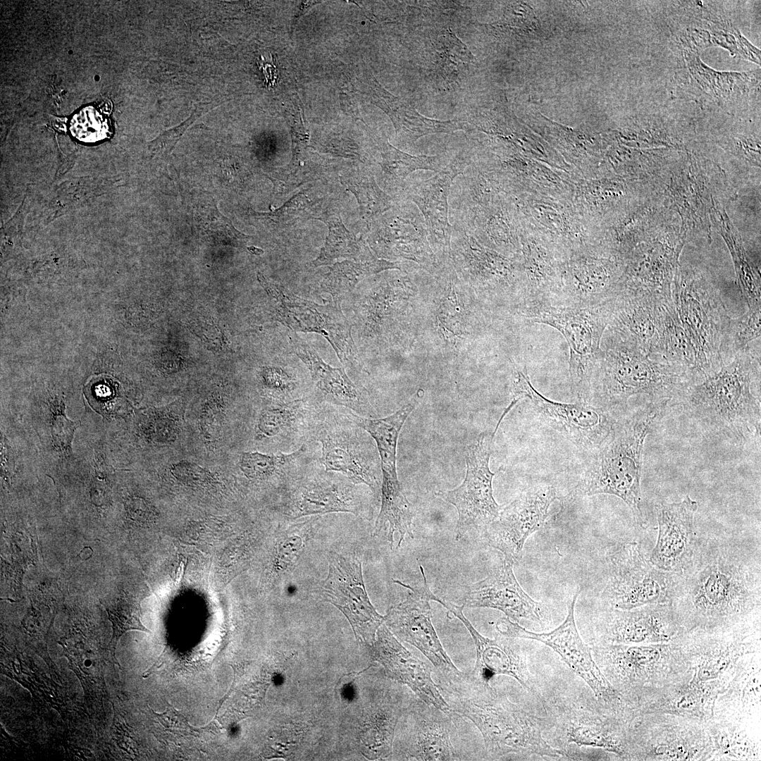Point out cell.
<instances>
[{
  "mask_svg": "<svg viewBox=\"0 0 761 761\" xmlns=\"http://www.w3.org/2000/svg\"><path fill=\"white\" fill-rule=\"evenodd\" d=\"M435 682L450 710L479 730L491 760L507 755L565 757L545 739L547 719L536 717L471 672L434 671Z\"/></svg>",
  "mask_w": 761,
  "mask_h": 761,
  "instance_id": "obj_3",
  "label": "cell"
},
{
  "mask_svg": "<svg viewBox=\"0 0 761 761\" xmlns=\"http://www.w3.org/2000/svg\"><path fill=\"white\" fill-rule=\"evenodd\" d=\"M305 451L304 447L290 454L268 455L259 452H245L240 468L250 478L264 479L290 465Z\"/></svg>",
  "mask_w": 761,
  "mask_h": 761,
  "instance_id": "obj_43",
  "label": "cell"
},
{
  "mask_svg": "<svg viewBox=\"0 0 761 761\" xmlns=\"http://www.w3.org/2000/svg\"><path fill=\"white\" fill-rule=\"evenodd\" d=\"M369 82L372 101L389 116L397 135L407 142L413 144L428 135L467 130L464 122L457 120H439L426 118L406 101L387 92L373 78Z\"/></svg>",
  "mask_w": 761,
  "mask_h": 761,
  "instance_id": "obj_26",
  "label": "cell"
},
{
  "mask_svg": "<svg viewBox=\"0 0 761 761\" xmlns=\"http://www.w3.org/2000/svg\"><path fill=\"white\" fill-rule=\"evenodd\" d=\"M761 307L748 308L738 318H729L724 330L719 352L723 364L737 354L750 350L761 334Z\"/></svg>",
  "mask_w": 761,
  "mask_h": 761,
  "instance_id": "obj_36",
  "label": "cell"
},
{
  "mask_svg": "<svg viewBox=\"0 0 761 761\" xmlns=\"http://www.w3.org/2000/svg\"><path fill=\"white\" fill-rule=\"evenodd\" d=\"M669 403L641 404L618 420L610 438L594 453L576 485L580 495L608 494L621 499L642 528L648 520L642 509L641 478L643 446Z\"/></svg>",
  "mask_w": 761,
  "mask_h": 761,
  "instance_id": "obj_5",
  "label": "cell"
},
{
  "mask_svg": "<svg viewBox=\"0 0 761 761\" xmlns=\"http://www.w3.org/2000/svg\"><path fill=\"white\" fill-rule=\"evenodd\" d=\"M380 163L386 179L395 184H401L412 172L418 170H430L439 172L457 171L459 167L450 164L440 156H414L402 151L389 142L381 146Z\"/></svg>",
  "mask_w": 761,
  "mask_h": 761,
  "instance_id": "obj_34",
  "label": "cell"
},
{
  "mask_svg": "<svg viewBox=\"0 0 761 761\" xmlns=\"http://www.w3.org/2000/svg\"><path fill=\"white\" fill-rule=\"evenodd\" d=\"M391 268H396V266L373 256L357 261L337 262L330 268L323 280L322 287L338 303L366 276Z\"/></svg>",
  "mask_w": 761,
  "mask_h": 761,
  "instance_id": "obj_35",
  "label": "cell"
},
{
  "mask_svg": "<svg viewBox=\"0 0 761 761\" xmlns=\"http://www.w3.org/2000/svg\"><path fill=\"white\" fill-rule=\"evenodd\" d=\"M321 433V462L326 470L342 474L352 483L366 485L378 493L379 459L373 444L359 437L358 431L341 426H328Z\"/></svg>",
  "mask_w": 761,
  "mask_h": 761,
  "instance_id": "obj_21",
  "label": "cell"
},
{
  "mask_svg": "<svg viewBox=\"0 0 761 761\" xmlns=\"http://www.w3.org/2000/svg\"><path fill=\"white\" fill-rule=\"evenodd\" d=\"M105 608L113 629V635L109 644V652L117 661L115 657L116 645L124 633L133 630L147 633H150V631L141 621L140 607L137 602L122 597Z\"/></svg>",
  "mask_w": 761,
  "mask_h": 761,
  "instance_id": "obj_42",
  "label": "cell"
},
{
  "mask_svg": "<svg viewBox=\"0 0 761 761\" xmlns=\"http://www.w3.org/2000/svg\"><path fill=\"white\" fill-rule=\"evenodd\" d=\"M556 499L555 488L550 484L540 483L524 490L502 506L496 518L485 526L488 544L516 563L526 540L543 526Z\"/></svg>",
  "mask_w": 761,
  "mask_h": 761,
  "instance_id": "obj_15",
  "label": "cell"
},
{
  "mask_svg": "<svg viewBox=\"0 0 761 761\" xmlns=\"http://www.w3.org/2000/svg\"><path fill=\"white\" fill-rule=\"evenodd\" d=\"M422 583L411 586L399 580L393 582L409 590L406 599L390 607L384 616L390 630L401 641L419 650L440 672L458 669L444 650L432 623L431 600L440 604L443 599L430 590L423 567L419 564Z\"/></svg>",
  "mask_w": 761,
  "mask_h": 761,
  "instance_id": "obj_16",
  "label": "cell"
},
{
  "mask_svg": "<svg viewBox=\"0 0 761 761\" xmlns=\"http://www.w3.org/2000/svg\"><path fill=\"white\" fill-rule=\"evenodd\" d=\"M462 173L449 171L411 186L407 197L421 213L428 235L434 241L449 245L452 228L449 222L448 197L452 182Z\"/></svg>",
  "mask_w": 761,
  "mask_h": 761,
  "instance_id": "obj_27",
  "label": "cell"
},
{
  "mask_svg": "<svg viewBox=\"0 0 761 761\" xmlns=\"http://www.w3.org/2000/svg\"><path fill=\"white\" fill-rule=\"evenodd\" d=\"M78 424L68 420L63 415H57L52 423V435L54 444L61 449L69 448L75 429Z\"/></svg>",
  "mask_w": 761,
  "mask_h": 761,
  "instance_id": "obj_46",
  "label": "cell"
},
{
  "mask_svg": "<svg viewBox=\"0 0 761 761\" xmlns=\"http://www.w3.org/2000/svg\"><path fill=\"white\" fill-rule=\"evenodd\" d=\"M557 710L554 724L560 745L601 748L623 755L625 745L589 703L573 702ZM552 722V721H551Z\"/></svg>",
  "mask_w": 761,
  "mask_h": 761,
  "instance_id": "obj_24",
  "label": "cell"
},
{
  "mask_svg": "<svg viewBox=\"0 0 761 761\" xmlns=\"http://www.w3.org/2000/svg\"><path fill=\"white\" fill-rule=\"evenodd\" d=\"M328 574L318 587L321 598L335 606L347 617L357 641L372 645L384 616L378 614L368 596L361 562L352 554L330 552Z\"/></svg>",
  "mask_w": 761,
  "mask_h": 761,
  "instance_id": "obj_10",
  "label": "cell"
},
{
  "mask_svg": "<svg viewBox=\"0 0 761 761\" xmlns=\"http://www.w3.org/2000/svg\"><path fill=\"white\" fill-rule=\"evenodd\" d=\"M259 281L275 302L280 321L295 331L314 332L332 345L344 366L354 363L357 351L349 323L339 304L319 305L302 299L282 286L268 283L258 273Z\"/></svg>",
  "mask_w": 761,
  "mask_h": 761,
  "instance_id": "obj_13",
  "label": "cell"
},
{
  "mask_svg": "<svg viewBox=\"0 0 761 761\" xmlns=\"http://www.w3.org/2000/svg\"><path fill=\"white\" fill-rule=\"evenodd\" d=\"M513 564L505 558L486 578L469 586L462 605L495 609L516 622L526 619L540 625L547 624L551 619L549 608L522 589L514 574Z\"/></svg>",
  "mask_w": 761,
  "mask_h": 761,
  "instance_id": "obj_17",
  "label": "cell"
},
{
  "mask_svg": "<svg viewBox=\"0 0 761 761\" xmlns=\"http://www.w3.org/2000/svg\"><path fill=\"white\" fill-rule=\"evenodd\" d=\"M228 101L229 99L225 100L221 98L197 104L187 118L180 124L166 130L154 141L153 144L156 149L163 155L169 154L173 150L184 133L198 119L214 108H216Z\"/></svg>",
  "mask_w": 761,
  "mask_h": 761,
  "instance_id": "obj_45",
  "label": "cell"
},
{
  "mask_svg": "<svg viewBox=\"0 0 761 761\" xmlns=\"http://www.w3.org/2000/svg\"><path fill=\"white\" fill-rule=\"evenodd\" d=\"M670 405L719 439L760 443V347L738 353L716 371L688 383Z\"/></svg>",
  "mask_w": 761,
  "mask_h": 761,
  "instance_id": "obj_2",
  "label": "cell"
},
{
  "mask_svg": "<svg viewBox=\"0 0 761 761\" xmlns=\"http://www.w3.org/2000/svg\"><path fill=\"white\" fill-rule=\"evenodd\" d=\"M194 220L199 233L208 240L235 247H245L252 238L237 230L218 210L210 194H200L194 204Z\"/></svg>",
  "mask_w": 761,
  "mask_h": 761,
  "instance_id": "obj_32",
  "label": "cell"
},
{
  "mask_svg": "<svg viewBox=\"0 0 761 761\" xmlns=\"http://www.w3.org/2000/svg\"><path fill=\"white\" fill-rule=\"evenodd\" d=\"M442 605L464 624L473 638L476 660L471 672L475 676L489 683L497 675L511 676L538 699L543 700L528 671L526 657L515 638L500 633L493 639L485 637L464 616L463 605L458 606L443 600Z\"/></svg>",
  "mask_w": 761,
  "mask_h": 761,
  "instance_id": "obj_20",
  "label": "cell"
},
{
  "mask_svg": "<svg viewBox=\"0 0 761 761\" xmlns=\"http://www.w3.org/2000/svg\"><path fill=\"white\" fill-rule=\"evenodd\" d=\"M530 400L534 411L542 421L553 428L578 448L596 452L610 438L622 416V409L598 407L577 402L564 403L550 400L533 386L526 368L516 373L514 397L510 409L520 399Z\"/></svg>",
  "mask_w": 761,
  "mask_h": 761,
  "instance_id": "obj_8",
  "label": "cell"
},
{
  "mask_svg": "<svg viewBox=\"0 0 761 761\" xmlns=\"http://www.w3.org/2000/svg\"><path fill=\"white\" fill-rule=\"evenodd\" d=\"M352 483L321 478L305 484L295 495L291 505V516L350 512L360 515L362 505Z\"/></svg>",
  "mask_w": 761,
  "mask_h": 761,
  "instance_id": "obj_28",
  "label": "cell"
},
{
  "mask_svg": "<svg viewBox=\"0 0 761 761\" xmlns=\"http://www.w3.org/2000/svg\"><path fill=\"white\" fill-rule=\"evenodd\" d=\"M531 323L557 330L569 349L571 390L577 402L590 403L592 379L610 317V299L595 306H549L522 314Z\"/></svg>",
  "mask_w": 761,
  "mask_h": 761,
  "instance_id": "obj_6",
  "label": "cell"
},
{
  "mask_svg": "<svg viewBox=\"0 0 761 761\" xmlns=\"http://www.w3.org/2000/svg\"><path fill=\"white\" fill-rule=\"evenodd\" d=\"M416 402H410L395 413L380 419H369L349 411L347 416L374 440L380 458L382 481H398L396 469L397 441L400 431Z\"/></svg>",
  "mask_w": 761,
  "mask_h": 761,
  "instance_id": "obj_30",
  "label": "cell"
},
{
  "mask_svg": "<svg viewBox=\"0 0 761 761\" xmlns=\"http://www.w3.org/2000/svg\"><path fill=\"white\" fill-rule=\"evenodd\" d=\"M594 371L590 404L626 409L629 400L670 403L689 383L679 367L605 330Z\"/></svg>",
  "mask_w": 761,
  "mask_h": 761,
  "instance_id": "obj_4",
  "label": "cell"
},
{
  "mask_svg": "<svg viewBox=\"0 0 761 761\" xmlns=\"http://www.w3.org/2000/svg\"><path fill=\"white\" fill-rule=\"evenodd\" d=\"M580 592L579 589L575 593L564 621L550 632L528 631L507 617L499 619L495 627L504 636L535 640L549 646L586 683L599 702L610 703L617 698V693L597 664L591 649L581 638L575 622L574 607Z\"/></svg>",
  "mask_w": 761,
  "mask_h": 761,
  "instance_id": "obj_14",
  "label": "cell"
},
{
  "mask_svg": "<svg viewBox=\"0 0 761 761\" xmlns=\"http://www.w3.org/2000/svg\"><path fill=\"white\" fill-rule=\"evenodd\" d=\"M317 218L328 225V235L319 255L311 262L314 267L330 264L340 257L356 261L373 257L364 243L345 228L339 215L325 213Z\"/></svg>",
  "mask_w": 761,
  "mask_h": 761,
  "instance_id": "obj_33",
  "label": "cell"
},
{
  "mask_svg": "<svg viewBox=\"0 0 761 761\" xmlns=\"http://www.w3.org/2000/svg\"><path fill=\"white\" fill-rule=\"evenodd\" d=\"M341 181L356 197L360 216L368 225L393 207L392 198L379 187L371 172L351 173Z\"/></svg>",
  "mask_w": 761,
  "mask_h": 761,
  "instance_id": "obj_37",
  "label": "cell"
},
{
  "mask_svg": "<svg viewBox=\"0 0 761 761\" xmlns=\"http://www.w3.org/2000/svg\"><path fill=\"white\" fill-rule=\"evenodd\" d=\"M433 47L437 75L447 85L457 82L473 61L471 52L450 29L435 39Z\"/></svg>",
  "mask_w": 761,
  "mask_h": 761,
  "instance_id": "obj_38",
  "label": "cell"
},
{
  "mask_svg": "<svg viewBox=\"0 0 761 761\" xmlns=\"http://www.w3.org/2000/svg\"><path fill=\"white\" fill-rule=\"evenodd\" d=\"M652 355L660 357L687 374L689 382L697 376L693 348L683 330L672 299L661 304L657 342Z\"/></svg>",
  "mask_w": 761,
  "mask_h": 761,
  "instance_id": "obj_31",
  "label": "cell"
},
{
  "mask_svg": "<svg viewBox=\"0 0 761 761\" xmlns=\"http://www.w3.org/2000/svg\"><path fill=\"white\" fill-rule=\"evenodd\" d=\"M371 226L370 241L384 254L414 258V254L427 245L426 225L415 204L391 208Z\"/></svg>",
  "mask_w": 761,
  "mask_h": 761,
  "instance_id": "obj_25",
  "label": "cell"
},
{
  "mask_svg": "<svg viewBox=\"0 0 761 761\" xmlns=\"http://www.w3.org/2000/svg\"><path fill=\"white\" fill-rule=\"evenodd\" d=\"M291 340L295 353L309 370L319 391L332 402L360 412L366 402L345 370L326 364L311 346L296 334Z\"/></svg>",
  "mask_w": 761,
  "mask_h": 761,
  "instance_id": "obj_29",
  "label": "cell"
},
{
  "mask_svg": "<svg viewBox=\"0 0 761 761\" xmlns=\"http://www.w3.org/2000/svg\"><path fill=\"white\" fill-rule=\"evenodd\" d=\"M672 297L695 352L697 376L694 380H697L723 365L719 347L730 316L720 292L694 273L674 279Z\"/></svg>",
  "mask_w": 761,
  "mask_h": 761,
  "instance_id": "obj_7",
  "label": "cell"
},
{
  "mask_svg": "<svg viewBox=\"0 0 761 761\" xmlns=\"http://www.w3.org/2000/svg\"><path fill=\"white\" fill-rule=\"evenodd\" d=\"M264 383L271 389L286 392L294 387L292 378L285 371L276 367L264 368L261 372Z\"/></svg>",
  "mask_w": 761,
  "mask_h": 761,
  "instance_id": "obj_47",
  "label": "cell"
},
{
  "mask_svg": "<svg viewBox=\"0 0 761 761\" xmlns=\"http://www.w3.org/2000/svg\"><path fill=\"white\" fill-rule=\"evenodd\" d=\"M760 601V562L739 546L719 540H698L692 560L677 574L672 601L688 626L729 623Z\"/></svg>",
  "mask_w": 761,
  "mask_h": 761,
  "instance_id": "obj_1",
  "label": "cell"
},
{
  "mask_svg": "<svg viewBox=\"0 0 761 761\" xmlns=\"http://www.w3.org/2000/svg\"><path fill=\"white\" fill-rule=\"evenodd\" d=\"M664 301L649 295L619 292L610 299V317L607 330L652 354Z\"/></svg>",
  "mask_w": 761,
  "mask_h": 761,
  "instance_id": "obj_23",
  "label": "cell"
},
{
  "mask_svg": "<svg viewBox=\"0 0 761 761\" xmlns=\"http://www.w3.org/2000/svg\"><path fill=\"white\" fill-rule=\"evenodd\" d=\"M494 436V433L481 434L469 448L466 476L460 485L435 493L457 510V540L470 530L485 528L501 509L493 496V479L495 474L489 466Z\"/></svg>",
  "mask_w": 761,
  "mask_h": 761,
  "instance_id": "obj_11",
  "label": "cell"
},
{
  "mask_svg": "<svg viewBox=\"0 0 761 761\" xmlns=\"http://www.w3.org/2000/svg\"><path fill=\"white\" fill-rule=\"evenodd\" d=\"M320 199H314L305 191L291 197L280 208L268 212H257L249 209V214L256 223L270 230H277L292 226L295 223L316 218L317 205Z\"/></svg>",
  "mask_w": 761,
  "mask_h": 761,
  "instance_id": "obj_40",
  "label": "cell"
},
{
  "mask_svg": "<svg viewBox=\"0 0 761 761\" xmlns=\"http://www.w3.org/2000/svg\"><path fill=\"white\" fill-rule=\"evenodd\" d=\"M607 565V594L614 609L672 603L677 574L653 566L637 543L618 545L609 554Z\"/></svg>",
  "mask_w": 761,
  "mask_h": 761,
  "instance_id": "obj_9",
  "label": "cell"
},
{
  "mask_svg": "<svg viewBox=\"0 0 761 761\" xmlns=\"http://www.w3.org/2000/svg\"><path fill=\"white\" fill-rule=\"evenodd\" d=\"M69 662L70 667L80 680L85 693H94L103 691L101 681L103 680L102 667L97 652L89 647L82 640L70 636L58 642Z\"/></svg>",
  "mask_w": 761,
  "mask_h": 761,
  "instance_id": "obj_39",
  "label": "cell"
},
{
  "mask_svg": "<svg viewBox=\"0 0 761 761\" xmlns=\"http://www.w3.org/2000/svg\"><path fill=\"white\" fill-rule=\"evenodd\" d=\"M374 643L367 647L373 660L381 664L386 676L408 686L418 698L450 716L453 712L432 677V668L413 655L392 635L386 625L378 629Z\"/></svg>",
  "mask_w": 761,
  "mask_h": 761,
  "instance_id": "obj_19",
  "label": "cell"
},
{
  "mask_svg": "<svg viewBox=\"0 0 761 761\" xmlns=\"http://www.w3.org/2000/svg\"><path fill=\"white\" fill-rule=\"evenodd\" d=\"M401 716L402 760H469L454 745L462 722L459 714L450 716L414 694Z\"/></svg>",
  "mask_w": 761,
  "mask_h": 761,
  "instance_id": "obj_12",
  "label": "cell"
},
{
  "mask_svg": "<svg viewBox=\"0 0 761 761\" xmlns=\"http://www.w3.org/2000/svg\"><path fill=\"white\" fill-rule=\"evenodd\" d=\"M672 603L652 604L629 610L614 609L598 625L605 641L626 645L669 640L678 630Z\"/></svg>",
  "mask_w": 761,
  "mask_h": 761,
  "instance_id": "obj_22",
  "label": "cell"
},
{
  "mask_svg": "<svg viewBox=\"0 0 761 761\" xmlns=\"http://www.w3.org/2000/svg\"><path fill=\"white\" fill-rule=\"evenodd\" d=\"M658 536L650 562L662 571L679 574L692 560L698 540L694 516L698 503L689 495L679 502L655 505Z\"/></svg>",
  "mask_w": 761,
  "mask_h": 761,
  "instance_id": "obj_18",
  "label": "cell"
},
{
  "mask_svg": "<svg viewBox=\"0 0 761 761\" xmlns=\"http://www.w3.org/2000/svg\"><path fill=\"white\" fill-rule=\"evenodd\" d=\"M303 410V401L297 400L277 407L266 409L261 414L258 428L262 436L271 437L291 426Z\"/></svg>",
  "mask_w": 761,
  "mask_h": 761,
  "instance_id": "obj_44",
  "label": "cell"
},
{
  "mask_svg": "<svg viewBox=\"0 0 761 761\" xmlns=\"http://www.w3.org/2000/svg\"><path fill=\"white\" fill-rule=\"evenodd\" d=\"M311 530L309 521L296 524L281 534L273 557V570L278 576L292 571L301 557Z\"/></svg>",
  "mask_w": 761,
  "mask_h": 761,
  "instance_id": "obj_41",
  "label": "cell"
}]
</instances>
